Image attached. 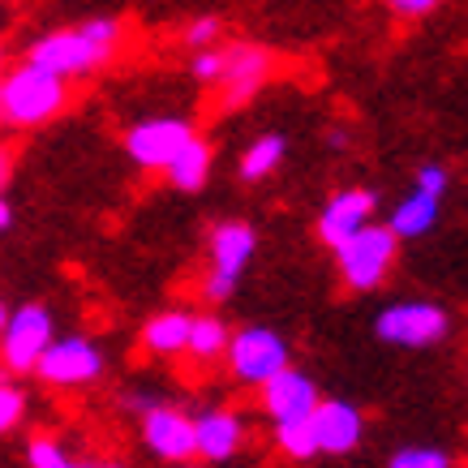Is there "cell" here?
Listing matches in <instances>:
<instances>
[{"mask_svg":"<svg viewBox=\"0 0 468 468\" xmlns=\"http://www.w3.org/2000/svg\"><path fill=\"white\" fill-rule=\"evenodd\" d=\"M125 43V22L121 17H86L78 27L48 30L27 48V65L73 82V78H90L103 65H112L116 52Z\"/></svg>","mask_w":468,"mask_h":468,"instance_id":"obj_1","label":"cell"},{"mask_svg":"<svg viewBox=\"0 0 468 468\" xmlns=\"http://www.w3.org/2000/svg\"><path fill=\"white\" fill-rule=\"evenodd\" d=\"M69 108V82L30 69L27 60L0 78V125L5 129H43Z\"/></svg>","mask_w":468,"mask_h":468,"instance_id":"obj_2","label":"cell"},{"mask_svg":"<svg viewBox=\"0 0 468 468\" xmlns=\"http://www.w3.org/2000/svg\"><path fill=\"white\" fill-rule=\"evenodd\" d=\"M258 250V232L245 219H224L211 228L207 241V275H202V301H228L241 284L245 267Z\"/></svg>","mask_w":468,"mask_h":468,"instance_id":"obj_3","label":"cell"},{"mask_svg":"<svg viewBox=\"0 0 468 468\" xmlns=\"http://www.w3.org/2000/svg\"><path fill=\"white\" fill-rule=\"evenodd\" d=\"M396 250H399V241L391 237V228L366 224L353 241H344L340 250H335V267H340L344 288H353V292L383 288V280L391 275V267H396Z\"/></svg>","mask_w":468,"mask_h":468,"instance_id":"obj_4","label":"cell"},{"mask_svg":"<svg viewBox=\"0 0 468 468\" xmlns=\"http://www.w3.org/2000/svg\"><path fill=\"white\" fill-rule=\"evenodd\" d=\"M224 361L237 383L262 387L292 366V353H288V340L280 331H271V326H241V331H232Z\"/></svg>","mask_w":468,"mask_h":468,"instance_id":"obj_5","label":"cell"},{"mask_svg":"<svg viewBox=\"0 0 468 468\" xmlns=\"http://www.w3.org/2000/svg\"><path fill=\"white\" fill-rule=\"evenodd\" d=\"M374 335L396 348H434L452 335V314L439 301H396L374 318Z\"/></svg>","mask_w":468,"mask_h":468,"instance_id":"obj_6","label":"cell"},{"mask_svg":"<svg viewBox=\"0 0 468 468\" xmlns=\"http://www.w3.org/2000/svg\"><path fill=\"white\" fill-rule=\"evenodd\" d=\"M52 340H57L52 310L39 305V301H27V305L9 310V323L0 331V366L9 374H35L39 356L48 353Z\"/></svg>","mask_w":468,"mask_h":468,"instance_id":"obj_7","label":"cell"},{"mask_svg":"<svg viewBox=\"0 0 468 468\" xmlns=\"http://www.w3.org/2000/svg\"><path fill=\"white\" fill-rule=\"evenodd\" d=\"M108 361H103V348L86 335H57L48 344V353L39 356V383H48L52 391H82V387L100 383Z\"/></svg>","mask_w":468,"mask_h":468,"instance_id":"obj_8","label":"cell"},{"mask_svg":"<svg viewBox=\"0 0 468 468\" xmlns=\"http://www.w3.org/2000/svg\"><path fill=\"white\" fill-rule=\"evenodd\" d=\"M275 73V52L262 48V43H219V78H215V90H219V103L224 108H241L250 103L271 82Z\"/></svg>","mask_w":468,"mask_h":468,"instance_id":"obj_9","label":"cell"},{"mask_svg":"<svg viewBox=\"0 0 468 468\" xmlns=\"http://www.w3.org/2000/svg\"><path fill=\"white\" fill-rule=\"evenodd\" d=\"M194 138H198V129L185 116H146L125 129V155L143 172H164L176 159V151Z\"/></svg>","mask_w":468,"mask_h":468,"instance_id":"obj_10","label":"cell"},{"mask_svg":"<svg viewBox=\"0 0 468 468\" xmlns=\"http://www.w3.org/2000/svg\"><path fill=\"white\" fill-rule=\"evenodd\" d=\"M138 430H143L146 452L164 460V464H189L194 460V417L176 404H164L159 399L155 409H146L138 417Z\"/></svg>","mask_w":468,"mask_h":468,"instance_id":"obj_11","label":"cell"},{"mask_svg":"<svg viewBox=\"0 0 468 468\" xmlns=\"http://www.w3.org/2000/svg\"><path fill=\"white\" fill-rule=\"evenodd\" d=\"M374 207H378V194L366 189V185H348V189H335L326 207L318 211V241L326 250H340L344 241H353L366 224H374Z\"/></svg>","mask_w":468,"mask_h":468,"instance_id":"obj_12","label":"cell"},{"mask_svg":"<svg viewBox=\"0 0 468 468\" xmlns=\"http://www.w3.org/2000/svg\"><path fill=\"white\" fill-rule=\"evenodd\" d=\"M258 404L271 417V426H288V421H310L314 409L323 404V396H318L310 374L288 366L284 374H275L271 383L258 387Z\"/></svg>","mask_w":468,"mask_h":468,"instance_id":"obj_13","label":"cell"},{"mask_svg":"<svg viewBox=\"0 0 468 468\" xmlns=\"http://www.w3.org/2000/svg\"><path fill=\"white\" fill-rule=\"evenodd\" d=\"M250 430L237 409H202L194 417V460L202 464H228L245 447Z\"/></svg>","mask_w":468,"mask_h":468,"instance_id":"obj_14","label":"cell"},{"mask_svg":"<svg viewBox=\"0 0 468 468\" xmlns=\"http://www.w3.org/2000/svg\"><path fill=\"white\" fill-rule=\"evenodd\" d=\"M310 421L314 439H318V455H353L366 439V412L348 399H323Z\"/></svg>","mask_w":468,"mask_h":468,"instance_id":"obj_15","label":"cell"},{"mask_svg":"<svg viewBox=\"0 0 468 468\" xmlns=\"http://www.w3.org/2000/svg\"><path fill=\"white\" fill-rule=\"evenodd\" d=\"M189 323H194V314L189 310H159V314H151V318L143 323V331H138L143 353H151V356H185Z\"/></svg>","mask_w":468,"mask_h":468,"instance_id":"obj_16","label":"cell"},{"mask_svg":"<svg viewBox=\"0 0 468 468\" xmlns=\"http://www.w3.org/2000/svg\"><path fill=\"white\" fill-rule=\"evenodd\" d=\"M211 168H215V151L198 133V138L185 143L181 151H176V159L164 168V181H168L172 189H181V194H198L202 185L211 181Z\"/></svg>","mask_w":468,"mask_h":468,"instance_id":"obj_17","label":"cell"},{"mask_svg":"<svg viewBox=\"0 0 468 468\" xmlns=\"http://www.w3.org/2000/svg\"><path fill=\"white\" fill-rule=\"evenodd\" d=\"M439 215H442V198H430V194H421V189H412L409 198L391 211L387 228H391L396 241H417V237H426L430 228L439 224Z\"/></svg>","mask_w":468,"mask_h":468,"instance_id":"obj_18","label":"cell"},{"mask_svg":"<svg viewBox=\"0 0 468 468\" xmlns=\"http://www.w3.org/2000/svg\"><path fill=\"white\" fill-rule=\"evenodd\" d=\"M228 340H232V331H228V323L219 314H194L185 356H189L194 366H215V361L228 356Z\"/></svg>","mask_w":468,"mask_h":468,"instance_id":"obj_19","label":"cell"},{"mask_svg":"<svg viewBox=\"0 0 468 468\" xmlns=\"http://www.w3.org/2000/svg\"><path fill=\"white\" fill-rule=\"evenodd\" d=\"M288 155V138L284 133H262L241 151V164H237V176L241 181H267L271 172L284 164Z\"/></svg>","mask_w":468,"mask_h":468,"instance_id":"obj_20","label":"cell"},{"mask_svg":"<svg viewBox=\"0 0 468 468\" xmlns=\"http://www.w3.org/2000/svg\"><path fill=\"white\" fill-rule=\"evenodd\" d=\"M275 447H280V455L284 460H292V464H310V460H318V439H314V421H288V426H275Z\"/></svg>","mask_w":468,"mask_h":468,"instance_id":"obj_21","label":"cell"},{"mask_svg":"<svg viewBox=\"0 0 468 468\" xmlns=\"http://www.w3.org/2000/svg\"><path fill=\"white\" fill-rule=\"evenodd\" d=\"M27 421V391L14 378H0V439Z\"/></svg>","mask_w":468,"mask_h":468,"instance_id":"obj_22","label":"cell"},{"mask_svg":"<svg viewBox=\"0 0 468 468\" xmlns=\"http://www.w3.org/2000/svg\"><path fill=\"white\" fill-rule=\"evenodd\" d=\"M387 468H455V455L442 447H399Z\"/></svg>","mask_w":468,"mask_h":468,"instance_id":"obj_23","label":"cell"},{"mask_svg":"<svg viewBox=\"0 0 468 468\" xmlns=\"http://www.w3.org/2000/svg\"><path fill=\"white\" fill-rule=\"evenodd\" d=\"M73 455L69 447L60 439H52V434H35V439L27 442V464L30 468H65Z\"/></svg>","mask_w":468,"mask_h":468,"instance_id":"obj_24","label":"cell"},{"mask_svg":"<svg viewBox=\"0 0 468 468\" xmlns=\"http://www.w3.org/2000/svg\"><path fill=\"white\" fill-rule=\"evenodd\" d=\"M219 35H224V22H219V17H194V22L181 30V39H185V48H189V52L219 48Z\"/></svg>","mask_w":468,"mask_h":468,"instance_id":"obj_25","label":"cell"},{"mask_svg":"<svg viewBox=\"0 0 468 468\" xmlns=\"http://www.w3.org/2000/svg\"><path fill=\"white\" fill-rule=\"evenodd\" d=\"M447 185H452V172L442 168V164H434V159L412 172V189H421L430 198H447Z\"/></svg>","mask_w":468,"mask_h":468,"instance_id":"obj_26","label":"cell"},{"mask_svg":"<svg viewBox=\"0 0 468 468\" xmlns=\"http://www.w3.org/2000/svg\"><path fill=\"white\" fill-rule=\"evenodd\" d=\"M387 9L396 17H426V14H434L442 0H383Z\"/></svg>","mask_w":468,"mask_h":468,"instance_id":"obj_27","label":"cell"},{"mask_svg":"<svg viewBox=\"0 0 468 468\" xmlns=\"http://www.w3.org/2000/svg\"><path fill=\"white\" fill-rule=\"evenodd\" d=\"M9 224H14V207H9V198L0 194V232H5Z\"/></svg>","mask_w":468,"mask_h":468,"instance_id":"obj_28","label":"cell"},{"mask_svg":"<svg viewBox=\"0 0 468 468\" xmlns=\"http://www.w3.org/2000/svg\"><path fill=\"white\" fill-rule=\"evenodd\" d=\"M5 323H9V310H5V297H0V331H5Z\"/></svg>","mask_w":468,"mask_h":468,"instance_id":"obj_29","label":"cell"},{"mask_svg":"<svg viewBox=\"0 0 468 468\" xmlns=\"http://www.w3.org/2000/svg\"><path fill=\"white\" fill-rule=\"evenodd\" d=\"M95 468H125V464H116V460H100Z\"/></svg>","mask_w":468,"mask_h":468,"instance_id":"obj_30","label":"cell"},{"mask_svg":"<svg viewBox=\"0 0 468 468\" xmlns=\"http://www.w3.org/2000/svg\"><path fill=\"white\" fill-rule=\"evenodd\" d=\"M5 60L9 57H5V43H0V78H5Z\"/></svg>","mask_w":468,"mask_h":468,"instance_id":"obj_31","label":"cell"},{"mask_svg":"<svg viewBox=\"0 0 468 468\" xmlns=\"http://www.w3.org/2000/svg\"><path fill=\"white\" fill-rule=\"evenodd\" d=\"M0 30H5V5H0Z\"/></svg>","mask_w":468,"mask_h":468,"instance_id":"obj_32","label":"cell"},{"mask_svg":"<svg viewBox=\"0 0 468 468\" xmlns=\"http://www.w3.org/2000/svg\"><path fill=\"white\" fill-rule=\"evenodd\" d=\"M181 468H202V464H181Z\"/></svg>","mask_w":468,"mask_h":468,"instance_id":"obj_33","label":"cell"}]
</instances>
